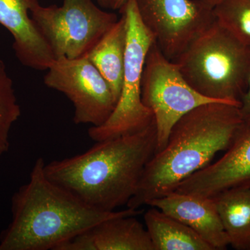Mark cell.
<instances>
[{
  "mask_svg": "<svg viewBox=\"0 0 250 250\" xmlns=\"http://www.w3.org/2000/svg\"><path fill=\"white\" fill-rule=\"evenodd\" d=\"M239 107L210 103L180 118L165 147L147 163L126 207L139 209L174 192L181 182L209 165L217 153L228 150L243 126Z\"/></svg>",
  "mask_w": 250,
  "mask_h": 250,
  "instance_id": "obj_1",
  "label": "cell"
},
{
  "mask_svg": "<svg viewBox=\"0 0 250 250\" xmlns=\"http://www.w3.org/2000/svg\"><path fill=\"white\" fill-rule=\"evenodd\" d=\"M157 146L154 120L132 134L96 142L86 152L45 164L51 181L97 209L127 205Z\"/></svg>",
  "mask_w": 250,
  "mask_h": 250,
  "instance_id": "obj_2",
  "label": "cell"
},
{
  "mask_svg": "<svg viewBox=\"0 0 250 250\" xmlns=\"http://www.w3.org/2000/svg\"><path fill=\"white\" fill-rule=\"evenodd\" d=\"M38 158L29 181L13 197L12 221L0 238V250H57L104 220L139 215V208L104 211L87 205L46 176Z\"/></svg>",
  "mask_w": 250,
  "mask_h": 250,
  "instance_id": "obj_3",
  "label": "cell"
},
{
  "mask_svg": "<svg viewBox=\"0 0 250 250\" xmlns=\"http://www.w3.org/2000/svg\"><path fill=\"white\" fill-rule=\"evenodd\" d=\"M174 62L199 93L241 105L250 72V48L216 21Z\"/></svg>",
  "mask_w": 250,
  "mask_h": 250,
  "instance_id": "obj_4",
  "label": "cell"
},
{
  "mask_svg": "<svg viewBox=\"0 0 250 250\" xmlns=\"http://www.w3.org/2000/svg\"><path fill=\"white\" fill-rule=\"evenodd\" d=\"M119 11L125 15L127 29L121 93L107 121L88 129L95 142L132 134L154 121L152 112L143 104L141 84L146 57L155 40L140 18L136 0H126Z\"/></svg>",
  "mask_w": 250,
  "mask_h": 250,
  "instance_id": "obj_5",
  "label": "cell"
},
{
  "mask_svg": "<svg viewBox=\"0 0 250 250\" xmlns=\"http://www.w3.org/2000/svg\"><path fill=\"white\" fill-rule=\"evenodd\" d=\"M30 16L56 59L85 57L119 19L92 0H63L62 6L35 0Z\"/></svg>",
  "mask_w": 250,
  "mask_h": 250,
  "instance_id": "obj_6",
  "label": "cell"
},
{
  "mask_svg": "<svg viewBox=\"0 0 250 250\" xmlns=\"http://www.w3.org/2000/svg\"><path fill=\"white\" fill-rule=\"evenodd\" d=\"M141 98L154 116L157 138L156 153L165 147L171 130L180 118L201 105L221 102L207 98L192 88L177 64L166 58L155 41L145 62Z\"/></svg>",
  "mask_w": 250,
  "mask_h": 250,
  "instance_id": "obj_7",
  "label": "cell"
},
{
  "mask_svg": "<svg viewBox=\"0 0 250 250\" xmlns=\"http://www.w3.org/2000/svg\"><path fill=\"white\" fill-rule=\"evenodd\" d=\"M136 3L143 24L171 62L215 21L213 8L200 0H136Z\"/></svg>",
  "mask_w": 250,
  "mask_h": 250,
  "instance_id": "obj_8",
  "label": "cell"
},
{
  "mask_svg": "<svg viewBox=\"0 0 250 250\" xmlns=\"http://www.w3.org/2000/svg\"><path fill=\"white\" fill-rule=\"evenodd\" d=\"M47 70L44 83L72 102L75 124L99 126L107 121L116 102L107 82L89 59L62 57Z\"/></svg>",
  "mask_w": 250,
  "mask_h": 250,
  "instance_id": "obj_9",
  "label": "cell"
},
{
  "mask_svg": "<svg viewBox=\"0 0 250 250\" xmlns=\"http://www.w3.org/2000/svg\"><path fill=\"white\" fill-rule=\"evenodd\" d=\"M241 186H250V128L244 124L232 146L219 160L181 182L174 191L213 197Z\"/></svg>",
  "mask_w": 250,
  "mask_h": 250,
  "instance_id": "obj_10",
  "label": "cell"
},
{
  "mask_svg": "<svg viewBox=\"0 0 250 250\" xmlns=\"http://www.w3.org/2000/svg\"><path fill=\"white\" fill-rule=\"evenodd\" d=\"M187 225L202 237L213 250L230 246L213 198L174 191L148 204Z\"/></svg>",
  "mask_w": 250,
  "mask_h": 250,
  "instance_id": "obj_11",
  "label": "cell"
},
{
  "mask_svg": "<svg viewBox=\"0 0 250 250\" xmlns=\"http://www.w3.org/2000/svg\"><path fill=\"white\" fill-rule=\"evenodd\" d=\"M35 0H0V24L14 37L16 58L24 66L47 70L56 60L30 16Z\"/></svg>",
  "mask_w": 250,
  "mask_h": 250,
  "instance_id": "obj_12",
  "label": "cell"
},
{
  "mask_svg": "<svg viewBox=\"0 0 250 250\" xmlns=\"http://www.w3.org/2000/svg\"><path fill=\"white\" fill-rule=\"evenodd\" d=\"M136 216L104 220L57 250H155L147 229Z\"/></svg>",
  "mask_w": 250,
  "mask_h": 250,
  "instance_id": "obj_13",
  "label": "cell"
},
{
  "mask_svg": "<svg viewBox=\"0 0 250 250\" xmlns=\"http://www.w3.org/2000/svg\"><path fill=\"white\" fill-rule=\"evenodd\" d=\"M99 41L85 57L106 81L116 104L121 95L126 43L125 15Z\"/></svg>",
  "mask_w": 250,
  "mask_h": 250,
  "instance_id": "obj_14",
  "label": "cell"
},
{
  "mask_svg": "<svg viewBox=\"0 0 250 250\" xmlns=\"http://www.w3.org/2000/svg\"><path fill=\"white\" fill-rule=\"evenodd\" d=\"M230 246L250 250V186L227 189L211 197Z\"/></svg>",
  "mask_w": 250,
  "mask_h": 250,
  "instance_id": "obj_15",
  "label": "cell"
},
{
  "mask_svg": "<svg viewBox=\"0 0 250 250\" xmlns=\"http://www.w3.org/2000/svg\"><path fill=\"white\" fill-rule=\"evenodd\" d=\"M144 220L155 250H213L192 229L156 207L144 213Z\"/></svg>",
  "mask_w": 250,
  "mask_h": 250,
  "instance_id": "obj_16",
  "label": "cell"
},
{
  "mask_svg": "<svg viewBox=\"0 0 250 250\" xmlns=\"http://www.w3.org/2000/svg\"><path fill=\"white\" fill-rule=\"evenodd\" d=\"M213 11L215 21L250 48V0H221Z\"/></svg>",
  "mask_w": 250,
  "mask_h": 250,
  "instance_id": "obj_17",
  "label": "cell"
},
{
  "mask_svg": "<svg viewBox=\"0 0 250 250\" xmlns=\"http://www.w3.org/2000/svg\"><path fill=\"white\" fill-rule=\"evenodd\" d=\"M21 115L12 79L0 59V156L9 150L10 131Z\"/></svg>",
  "mask_w": 250,
  "mask_h": 250,
  "instance_id": "obj_18",
  "label": "cell"
},
{
  "mask_svg": "<svg viewBox=\"0 0 250 250\" xmlns=\"http://www.w3.org/2000/svg\"><path fill=\"white\" fill-rule=\"evenodd\" d=\"M239 108L243 124L250 128V72L248 77V85L244 95L242 97Z\"/></svg>",
  "mask_w": 250,
  "mask_h": 250,
  "instance_id": "obj_19",
  "label": "cell"
},
{
  "mask_svg": "<svg viewBox=\"0 0 250 250\" xmlns=\"http://www.w3.org/2000/svg\"><path fill=\"white\" fill-rule=\"evenodd\" d=\"M126 1V0H112L111 9H121Z\"/></svg>",
  "mask_w": 250,
  "mask_h": 250,
  "instance_id": "obj_20",
  "label": "cell"
},
{
  "mask_svg": "<svg viewBox=\"0 0 250 250\" xmlns=\"http://www.w3.org/2000/svg\"><path fill=\"white\" fill-rule=\"evenodd\" d=\"M97 1L102 7L111 9L112 0H97Z\"/></svg>",
  "mask_w": 250,
  "mask_h": 250,
  "instance_id": "obj_21",
  "label": "cell"
},
{
  "mask_svg": "<svg viewBox=\"0 0 250 250\" xmlns=\"http://www.w3.org/2000/svg\"><path fill=\"white\" fill-rule=\"evenodd\" d=\"M202 2L205 3L207 6H210V7L213 8L215 6L220 2L221 0H200Z\"/></svg>",
  "mask_w": 250,
  "mask_h": 250,
  "instance_id": "obj_22",
  "label": "cell"
}]
</instances>
